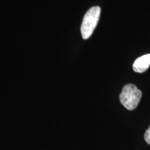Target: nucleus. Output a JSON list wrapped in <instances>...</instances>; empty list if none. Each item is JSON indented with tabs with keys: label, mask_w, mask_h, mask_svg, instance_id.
<instances>
[{
	"label": "nucleus",
	"mask_w": 150,
	"mask_h": 150,
	"mask_svg": "<svg viewBox=\"0 0 150 150\" xmlns=\"http://www.w3.org/2000/svg\"><path fill=\"white\" fill-rule=\"evenodd\" d=\"M142 97V92L134 84H127L124 86L122 93L120 95V101L121 104L127 110H134Z\"/></svg>",
	"instance_id": "obj_1"
},
{
	"label": "nucleus",
	"mask_w": 150,
	"mask_h": 150,
	"mask_svg": "<svg viewBox=\"0 0 150 150\" xmlns=\"http://www.w3.org/2000/svg\"><path fill=\"white\" fill-rule=\"evenodd\" d=\"M101 8L99 6L92 7L86 12L81 26V33L83 39H88L93 34L99 22Z\"/></svg>",
	"instance_id": "obj_2"
},
{
	"label": "nucleus",
	"mask_w": 150,
	"mask_h": 150,
	"mask_svg": "<svg viewBox=\"0 0 150 150\" xmlns=\"http://www.w3.org/2000/svg\"><path fill=\"white\" fill-rule=\"evenodd\" d=\"M150 66V54L138 58L133 64V69L136 72H145Z\"/></svg>",
	"instance_id": "obj_3"
},
{
	"label": "nucleus",
	"mask_w": 150,
	"mask_h": 150,
	"mask_svg": "<svg viewBox=\"0 0 150 150\" xmlns=\"http://www.w3.org/2000/svg\"><path fill=\"white\" fill-rule=\"evenodd\" d=\"M144 138H145L146 142H147V144H149V145H150V126L149 128L147 129V130L145 131Z\"/></svg>",
	"instance_id": "obj_4"
}]
</instances>
